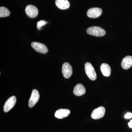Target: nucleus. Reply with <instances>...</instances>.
Returning a JSON list of instances; mask_svg holds the SVG:
<instances>
[{
  "label": "nucleus",
  "mask_w": 132,
  "mask_h": 132,
  "mask_svg": "<svg viewBox=\"0 0 132 132\" xmlns=\"http://www.w3.org/2000/svg\"><path fill=\"white\" fill-rule=\"evenodd\" d=\"M121 66L124 69H128L132 66V56H127L122 60Z\"/></svg>",
  "instance_id": "nucleus-10"
},
{
  "label": "nucleus",
  "mask_w": 132,
  "mask_h": 132,
  "mask_svg": "<svg viewBox=\"0 0 132 132\" xmlns=\"http://www.w3.org/2000/svg\"><path fill=\"white\" fill-rule=\"evenodd\" d=\"M86 88L81 84H78L75 86L73 89L74 94L76 96H80L85 94Z\"/></svg>",
  "instance_id": "nucleus-12"
},
{
  "label": "nucleus",
  "mask_w": 132,
  "mask_h": 132,
  "mask_svg": "<svg viewBox=\"0 0 132 132\" xmlns=\"http://www.w3.org/2000/svg\"><path fill=\"white\" fill-rule=\"evenodd\" d=\"M87 32L90 35L97 37H102L106 34V31L105 30L97 26H93L88 28Z\"/></svg>",
  "instance_id": "nucleus-1"
},
{
  "label": "nucleus",
  "mask_w": 132,
  "mask_h": 132,
  "mask_svg": "<svg viewBox=\"0 0 132 132\" xmlns=\"http://www.w3.org/2000/svg\"><path fill=\"white\" fill-rule=\"evenodd\" d=\"M100 69L102 73L104 76L109 77L111 75V68L108 64L106 63L102 64L100 67Z\"/></svg>",
  "instance_id": "nucleus-14"
},
{
  "label": "nucleus",
  "mask_w": 132,
  "mask_h": 132,
  "mask_svg": "<svg viewBox=\"0 0 132 132\" xmlns=\"http://www.w3.org/2000/svg\"><path fill=\"white\" fill-rule=\"evenodd\" d=\"M128 126L130 128H132V120H130V122L128 123Z\"/></svg>",
  "instance_id": "nucleus-18"
},
{
  "label": "nucleus",
  "mask_w": 132,
  "mask_h": 132,
  "mask_svg": "<svg viewBox=\"0 0 132 132\" xmlns=\"http://www.w3.org/2000/svg\"><path fill=\"white\" fill-rule=\"evenodd\" d=\"M26 13L27 15L31 18H34L38 16V10L35 6L32 5H28L26 7Z\"/></svg>",
  "instance_id": "nucleus-9"
},
{
  "label": "nucleus",
  "mask_w": 132,
  "mask_h": 132,
  "mask_svg": "<svg viewBox=\"0 0 132 132\" xmlns=\"http://www.w3.org/2000/svg\"><path fill=\"white\" fill-rule=\"evenodd\" d=\"M62 72L64 78L68 79L72 74V68L69 63L65 62L62 65Z\"/></svg>",
  "instance_id": "nucleus-4"
},
{
  "label": "nucleus",
  "mask_w": 132,
  "mask_h": 132,
  "mask_svg": "<svg viewBox=\"0 0 132 132\" xmlns=\"http://www.w3.org/2000/svg\"><path fill=\"white\" fill-rule=\"evenodd\" d=\"M16 98L13 96L10 97L5 102L3 107V110L5 112H7L14 107L16 104Z\"/></svg>",
  "instance_id": "nucleus-7"
},
{
  "label": "nucleus",
  "mask_w": 132,
  "mask_h": 132,
  "mask_svg": "<svg viewBox=\"0 0 132 132\" xmlns=\"http://www.w3.org/2000/svg\"><path fill=\"white\" fill-rule=\"evenodd\" d=\"M70 113V111L67 109H60L56 111L55 116L59 119H62L67 117Z\"/></svg>",
  "instance_id": "nucleus-11"
},
{
  "label": "nucleus",
  "mask_w": 132,
  "mask_h": 132,
  "mask_svg": "<svg viewBox=\"0 0 132 132\" xmlns=\"http://www.w3.org/2000/svg\"><path fill=\"white\" fill-rule=\"evenodd\" d=\"M132 113H127L126 114H125V118L127 119H130L132 118Z\"/></svg>",
  "instance_id": "nucleus-17"
},
{
  "label": "nucleus",
  "mask_w": 132,
  "mask_h": 132,
  "mask_svg": "<svg viewBox=\"0 0 132 132\" xmlns=\"http://www.w3.org/2000/svg\"><path fill=\"white\" fill-rule=\"evenodd\" d=\"M32 47L38 53L42 54H46L48 52L47 47L44 44L40 43L33 42L31 43Z\"/></svg>",
  "instance_id": "nucleus-6"
},
{
  "label": "nucleus",
  "mask_w": 132,
  "mask_h": 132,
  "mask_svg": "<svg viewBox=\"0 0 132 132\" xmlns=\"http://www.w3.org/2000/svg\"><path fill=\"white\" fill-rule=\"evenodd\" d=\"M55 5L61 10L68 9L70 7V3L68 0H55Z\"/></svg>",
  "instance_id": "nucleus-13"
},
{
  "label": "nucleus",
  "mask_w": 132,
  "mask_h": 132,
  "mask_svg": "<svg viewBox=\"0 0 132 132\" xmlns=\"http://www.w3.org/2000/svg\"><path fill=\"white\" fill-rule=\"evenodd\" d=\"M102 13L101 9L98 7H93L90 8L88 10L87 14L89 18H98L101 15Z\"/></svg>",
  "instance_id": "nucleus-8"
},
{
  "label": "nucleus",
  "mask_w": 132,
  "mask_h": 132,
  "mask_svg": "<svg viewBox=\"0 0 132 132\" xmlns=\"http://www.w3.org/2000/svg\"><path fill=\"white\" fill-rule=\"evenodd\" d=\"M85 71L88 78L92 80L97 79V74L94 68L90 62H87L85 64Z\"/></svg>",
  "instance_id": "nucleus-2"
},
{
  "label": "nucleus",
  "mask_w": 132,
  "mask_h": 132,
  "mask_svg": "<svg viewBox=\"0 0 132 132\" xmlns=\"http://www.w3.org/2000/svg\"><path fill=\"white\" fill-rule=\"evenodd\" d=\"M40 98V94L37 90L34 89L32 91L30 98L29 100L28 105L30 108H32L38 102Z\"/></svg>",
  "instance_id": "nucleus-5"
},
{
  "label": "nucleus",
  "mask_w": 132,
  "mask_h": 132,
  "mask_svg": "<svg viewBox=\"0 0 132 132\" xmlns=\"http://www.w3.org/2000/svg\"><path fill=\"white\" fill-rule=\"evenodd\" d=\"M105 109L103 106H100L95 109L93 111L91 117L95 120L103 118L105 115Z\"/></svg>",
  "instance_id": "nucleus-3"
},
{
  "label": "nucleus",
  "mask_w": 132,
  "mask_h": 132,
  "mask_svg": "<svg viewBox=\"0 0 132 132\" xmlns=\"http://www.w3.org/2000/svg\"><path fill=\"white\" fill-rule=\"evenodd\" d=\"M48 22L45 20L40 21L37 22V28L39 30H41L43 26H45L46 24H47Z\"/></svg>",
  "instance_id": "nucleus-16"
},
{
  "label": "nucleus",
  "mask_w": 132,
  "mask_h": 132,
  "mask_svg": "<svg viewBox=\"0 0 132 132\" xmlns=\"http://www.w3.org/2000/svg\"><path fill=\"white\" fill-rule=\"evenodd\" d=\"M10 12L9 10L4 7H0V17H5L9 16Z\"/></svg>",
  "instance_id": "nucleus-15"
}]
</instances>
